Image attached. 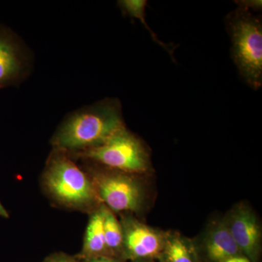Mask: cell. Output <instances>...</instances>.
Segmentation results:
<instances>
[{
	"label": "cell",
	"instance_id": "obj_1",
	"mask_svg": "<svg viewBox=\"0 0 262 262\" xmlns=\"http://www.w3.org/2000/svg\"><path fill=\"white\" fill-rule=\"evenodd\" d=\"M124 126L120 101L105 98L70 114L52 137L51 144L53 149L75 155L101 145Z\"/></svg>",
	"mask_w": 262,
	"mask_h": 262
},
{
	"label": "cell",
	"instance_id": "obj_2",
	"mask_svg": "<svg viewBox=\"0 0 262 262\" xmlns=\"http://www.w3.org/2000/svg\"><path fill=\"white\" fill-rule=\"evenodd\" d=\"M42 178L48 194L60 206L90 213L99 206L89 174L84 172L66 151L53 149Z\"/></svg>",
	"mask_w": 262,
	"mask_h": 262
},
{
	"label": "cell",
	"instance_id": "obj_3",
	"mask_svg": "<svg viewBox=\"0 0 262 262\" xmlns=\"http://www.w3.org/2000/svg\"><path fill=\"white\" fill-rule=\"evenodd\" d=\"M227 27L232 39V56L239 74L252 89L262 84V24L261 17L239 5L229 14Z\"/></svg>",
	"mask_w": 262,
	"mask_h": 262
},
{
	"label": "cell",
	"instance_id": "obj_4",
	"mask_svg": "<svg viewBox=\"0 0 262 262\" xmlns=\"http://www.w3.org/2000/svg\"><path fill=\"white\" fill-rule=\"evenodd\" d=\"M111 170L125 173H141L149 168V155L142 142L124 126L102 144L75 155Z\"/></svg>",
	"mask_w": 262,
	"mask_h": 262
},
{
	"label": "cell",
	"instance_id": "obj_5",
	"mask_svg": "<svg viewBox=\"0 0 262 262\" xmlns=\"http://www.w3.org/2000/svg\"><path fill=\"white\" fill-rule=\"evenodd\" d=\"M90 177L98 200L110 211L127 212L139 209L142 194L139 184L130 174L111 170L93 171Z\"/></svg>",
	"mask_w": 262,
	"mask_h": 262
},
{
	"label": "cell",
	"instance_id": "obj_6",
	"mask_svg": "<svg viewBox=\"0 0 262 262\" xmlns=\"http://www.w3.org/2000/svg\"><path fill=\"white\" fill-rule=\"evenodd\" d=\"M30 67L25 46L14 33L0 26V89L21 82Z\"/></svg>",
	"mask_w": 262,
	"mask_h": 262
},
{
	"label": "cell",
	"instance_id": "obj_7",
	"mask_svg": "<svg viewBox=\"0 0 262 262\" xmlns=\"http://www.w3.org/2000/svg\"><path fill=\"white\" fill-rule=\"evenodd\" d=\"M121 225L123 232L122 251L130 257H153L163 249V239L152 229L129 218L123 219Z\"/></svg>",
	"mask_w": 262,
	"mask_h": 262
},
{
	"label": "cell",
	"instance_id": "obj_8",
	"mask_svg": "<svg viewBox=\"0 0 262 262\" xmlns=\"http://www.w3.org/2000/svg\"><path fill=\"white\" fill-rule=\"evenodd\" d=\"M226 224L239 251L251 259L256 260L259 250L261 229L253 212L246 207H239Z\"/></svg>",
	"mask_w": 262,
	"mask_h": 262
},
{
	"label": "cell",
	"instance_id": "obj_9",
	"mask_svg": "<svg viewBox=\"0 0 262 262\" xmlns=\"http://www.w3.org/2000/svg\"><path fill=\"white\" fill-rule=\"evenodd\" d=\"M90 214L80 257L82 259H85L98 256H108L103 231L104 206L102 204L98 206Z\"/></svg>",
	"mask_w": 262,
	"mask_h": 262
},
{
	"label": "cell",
	"instance_id": "obj_10",
	"mask_svg": "<svg viewBox=\"0 0 262 262\" xmlns=\"http://www.w3.org/2000/svg\"><path fill=\"white\" fill-rule=\"evenodd\" d=\"M206 250L208 256L215 262H225L238 256L241 251L226 222H219L212 227L207 236Z\"/></svg>",
	"mask_w": 262,
	"mask_h": 262
},
{
	"label": "cell",
	"instance_id": "obj_11",
	"mask_svg": "<svg viewBox=\"0 0 262 262\" xmlns=\"http://www.w3.org/2000/svg\"><path fill=\"white\" fill-rule=\"evenodd\" d=\"M104 206V205H103ZM103 231L105 244L108 257L122 251L123 232L121 223L117 220L113 211L104 206L103 214Z\"/></svg>",
	"mask_w": 262,
	"mask_h": 262
},
{
	"label": "cell",
	"instance_id": "obj_12",
	"mask_svg": "<svg viewBox=\"0 0 262 262\" xmlns=\"http://www.w3.org/2000/svg\"><path fill=\"white\" fill-rule=\"evenodd\" d=\"M118 5L124 15H127L131 18H138L140 20L141 23L145 25L146 29L149 31L151 37H152L154 41L161 46L165 51H168L169 54L173 56V50L170 49L168 46L160 41L155 32H153L150 29L149 26L146 24L145 9L146 5H147V1H145V0H122V1L118 2Z\"/></svg>",
	"mask_w": 262,
	"mask_h": 262
},
{
	"label": "cell",
	"instance_id": "obj_13",
	"mask_svg": "<svg viewBox=\"0 0 262 262\" xmlns=\"http://www.w3.org/2000/svg\"><path fill=\"white\" fill-rule=\"evenodd\" d=\"M165 247L167 262H193L192 253L189 246L182 237H169Z\"/></svg>",
	"mask_w": 262,
	"mask_h": 262
},
{
	"label": "cell",
	"instance_id": "obj_14",
	"mask_svg": "<svg viewBox=\"0 0 262 262\" xmlns=\"http://www.w3.org/2000/svg\"><path fill=\"white\" fill-rule=\"evenodd\" d=\"M43 262H80L76 258L64 254V253H55L48 256Z\"/></svg>",
	"mask_w": 262,
	"mask_h": 262
},
{
	"label": "cell",
	"instance_id": "obj_15",
	"mask_svg": "<svg viewBox=\"0 0 262 262\" xmlns=\"http://www.w3.org/2000/svg\"><path fill=\"white\" fill-rule=\"evenodd\" d=\"M82 262H117L112 257L108 256H98V257L85 258Z\"/></svg>",
	"mask_w": 262,
	"mask_h": 262
},
{
	"label": "cell",
	"instance_id": "obj_16",
	"mask_svg": "<svg viewBox=\"0 0 262 262\" xmlns=\"http://www.w3.org/2000/svg\"><path fill=\"white\" fill-rule=\"evenodd\" d=\"M225 262H250L249 259L247 257L244 256H234L233 258H229V260Z\"/></svg>",
	"mask_w": 262,
	"mask_h": 262
},
{
	"label": "cell",
	"instance_id": "obj_17",
	"mask_svg": "<svg viewBox=\"0 0 262 262\" xmlns=\"http://www.w3.org/2000/svg\"><path fill=\"white\" fill-rule=\"evenodd\" d=\"M0 216L5 219L9 218V213H8L6 209H5L3 205L2 204L1 201H0Z\"/></svg>",
	"mask_w": 262,
	"mask_h": 262
}]
</instances>
